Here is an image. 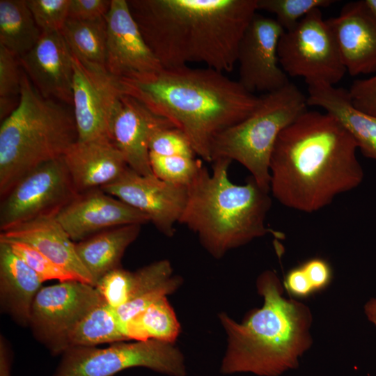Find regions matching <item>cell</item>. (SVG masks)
I'll list each match as a JSON object with an SVG mask.
<instances>
[{
	"label": "cell",
	"instance_id": "obj_32",
	"mask_svg": "<svg viewBox=\"0 0 376 376\" xmlns=\"http://www.w3.org/2000/svg\"><path fill=\"white\" fill-rule=\"evenodd\" d=\"M134 281V272L119 267L103 275L95 288L109 306L117 309L128 301Z\"/></svg>",
	"mask_w": 376,
	"mask_h": 376
},
{
	"label": "cell",
	"instance_id": "obj_28",
	"mask_svg": "<svg viewBox=\"0 0 376 376\" xmlns=\"http://www.w3.org/2000/svg\"><path fill=\"white\" fill-rule=\"evenodd\" d=\"M180 325L166 297L156 301L130 319L125 324L128 340H157L174 343Z\"/></svg>",
	"mask_w": 376,
	"mask_h": 376
},
{
	"label": "cell",
	"instance_id": "obj_18",
	"mask_svg": "<svg viewBox=\"0 0 376 376\" xmlns=\"http://www.w3.org/2000/svg\"><path fill=\"white\" fill-rule=\"evenodd\" d=\"M19 61L43 97L72 104V54L61 31L42 32L36 45Z\"/></svg>",
	"mask_w": 376,
	"mask_h": 376
},
{
	"label": "cell",
	"instance_id": "obj_2",
	"mask_svg": "<svg viewBox=\"0 0 376 376\" xmlns=\"http://www.w3.org/2000/svg\"><path fill=\"white\" fill-rule=\"evenodd\" d=\"M130 12L163 68L202 63L226 73L257 0H129Z\"/></svg>",
	"mask_w": 376,
	"mask_h": 376
},
{
	"label": "cell",
	"instance_id": "obj_7",
	"mask_svg": "<svg viewBox=\"0 0 376 376\" xmlns=\"http://www.w3.org/2000/svg\"><path fill=\"white\" fill-rule=\"evenodd\" d=\"M308 107L307 97L290 82L260 96L249 116L214 138L211 162L223 159L240 163L263 189L269 192V162L276 141Z\"/></svg>",
	"mask_w": 376,
	"mask_h": 376
},
{
	"label": "cell",
	"instance_id": "obj_23",
	"mask_svg": "<svg viewBox=\"0 0 376 376\" xmlns=\"http://www.w3.org/2000/svg\"><path fill=\"white\" fill-rule=\"evenodd\" d=\"M307 102L308 106L321 108L334 116L363 154L376 160V116L356 109L347 89L323 83L308 84Z\"/></svg>",
	"mask_w": 376,
	"mask_h": 376
},
{
	"label": "cell",
	"instance_id": "obj_43",
	"mask_svg": "<svg viewBox=\"0 0 376 376\" xmlns=\"http://www.w3.org/2000/svg\"><path fill=\"white\" fill-rule=\"evenodd\" d=\"M367 4L376 13V0H366Z\"/></svg>",
	"mask_w": 376,
	"mask_h": 376
},
{
	"label": "cell",
	"instance_id": "obj_10",
	"mask_svg": "<svg viewBox=\"0 0 376 376\" xmlns=\"http://www.w3.org/2000/svg\"><path fill=\"white\" fill-rule=\"evenodd\" d=\"M103 301L94 286L77 280L42 287L33 301L29 327L52 354H62L75 326Z\"/></svg>",
	"mask_w": 376,
	"mask_h": 376
},
{
	"label": "cell",
	"instance_id": "obj_22",
	"mask_svg": "<svg viewBox=\"0 0 376 376\" xmlns=\"http://www.w3.org/2000/svg\"><path fill=\"white\" fill-rule=\"evenodd\" d=\"M44 282L10 245L0 241L1 311L22 327H29L31 306Z\"/></svg>",
	"mask_w": 376,
	"mask_h": 376
},
{
	"label": "cell",
	"instance_id": "obj_19",
	"mask_svg": "<svg viewBox=\"0 0 376 376\" xmlns=\"http://www.w3.org/2000/svg\"><path fill=\"white\" fill-rule=\"evenodd\" d=\"M175 127L127 95L120 99L111 124V140L123 154L129 168L142 175H154L150 163L149 143L153 133Z\"/></svg>",
	"mask_w": 376,
	"mask_h": 376
},
{
	"label": "cell",
	"instance_id": "obj_4",
	"mask_svg": "<svg viewBox=\"0 0 376 376\" xmlns=\"http://www.w3.org/2000/svg\"><path fill=\"white\" fill-rule=\"evenodd\" d=\"M256 286L264 304L242 323L224 313L219 315L228 340L221 364L223 374L279 376L297 368L299 357L311 346L309 308L285 298L280 279L272 270L260 274Z\"/></svg>",
	"mask_w": 376,
	"mask_h": 376
},
{
	"label": "cell",
	"instance_id": "obj_15",
	"mask_svg": "<svg viewBox=\"0 0 376 376\" xmlns=\"http://www.w3.org/2000/svg\"><path fill=\"white\" fill-rule=\"evenodd\" d=\"M106 68L118 79H137L163 68L149 47L127 0H111L106 16Z\"/></svg>",
	"mask_w": 376,
	"mask_h": 376
},
{
	"label": "cell",
	"instance_id": "obj_29",
	"mask_svg": "<svg viewBox=\"0 0 376 376\" xmlns=\"http://www.w3.org/2000/svg\"><path fill=\"white\" fill-rule=\"evenodd\" d=\"M61 33L72 55L81 61L106 68V17L93 21L68 18Z\"/></svg>",
	"mask_w": 376,
	"mask_h": 376
},
{
	"label": "cell",
	"instance_id": "obj_30",
	"mask_svg": "<svg viewBox=\"0 0 376 376\" xmlns=\"http://www.w3.org/2000/svg\"><path fill=\"white\" fill-rule=\"evenodd\" d=\"M153 175L170 183L188 187L199 172L203 164L196 157L162 156L150 152Z\"/></svg>",
	"mask_w": 376,
	"mask_h": 376
},
{
	"label": "cell",
	"instance_id": "obj_8",
	"mask_svg": "<svg viewBox=\"0 0 376 376\" xmlns=\"http://www.w3.org/2000/svg\"><path fill=\"white\" fill-rule=\"evenodd\" d=\"M137 367L168 376L187 375L183 354L173 343L147 340L104 348L70 347L62 354L53 376H114Z\"/></svg>",
	"mask_w": 376,
	"mask_h": 376
},
{
	"label": "cell",
	"instance_id": "obj_40",
	"mask_svg": "<svg viewBox=\"0 0 376 376\" xmlns=\"http://www.w3.org/2000/svg\"><path fill=\"white\" fill-rule=\"evenodd\" d=\"M283 287L294 299H306L315 293L301 265L287 272Z\"/></svg>",
	"mask_w": 376,
	"mask_h": 376
},
{
	"label": "cell",
	"instance_id": "obj_39",
	"mask_svg": "<svg viewBox=\"0 0 376 376\" xmlns=\"http://www.w3.org/2000/svg\"><path fill=\"white\" fill-rule=\"evenodd\" d=\"M315 292L326 289L333 279L331 266L326 260L313 258L301 264Z\"/></svg>",
	"mask_w": 376,
	"mask_h": 376
},
{
	"label": "cell",
	"instance_id": "obj_1",
	"mask_svg": "<svg viewBox=\"0 0 376 376\" xmlns=\"http://www.w3.org/2000/svg\"><path fill=\"white\" fill-rule=\"evenodd\" d=\"M357 149L334 116L307 110L276 141L269 162V192L287 207L317 212L362 182Z\"/></svg>",
	"mask_w": 376,
	"mask_h": 376
},
{
	"label": "cell",
	"instance_id": "obj_27",
	"mask_svg": "<svg viewBox=\"0 0 376 376\" xmlns=\"http://www.w3.org/2000/svg\"><path fill=\"white\" fill-rule=\"evenodd\" d=\"M125 340L128 339L113 309L103 301L75 326L68 336V348L95 347L102 344Z\"/></svg>",
	"mask_w": 376,
	"mask_h": 376
},
{
	"label": "cell",
	"instance_id": "obj_24",
	"mask_svg": "<svg viewBox=\"0 0 376 376\" xmlns=\"http://www.w3.org/2000/svg\"><path fill=\"white\" fill-rule=\"evenodd\" d=\"M141 226L112 228L75 242L78 257L89 272L94 287L103 275L120 267L125 251L138 237Z\"/></svg>",
	"mask_w": 376,
	"mask_h": 376
},
{
	"label": "cell",
	"instance_id": "obj_5",
	"mask_svg": "<svg viewBox=\"0 0 376 376\" xmlns=\"http://www.w3.org/2000/svg\"><path fill=\"white\" fill-rule=\"evenodd\" d=\"M231 162L217 159L211 172L202 166L188 186L187 203L179 221L215 258L267 234L284 237L265 224L272 205L269 192L251 176L243 185L231 182Z\"/></svg>",
	"mask_w": 376,
	"mask_h": 376
},
{
	"label": "cell",
	"instance_id": "obj_33",
	"mask_svg": "<svg viewBox=\"0 0 376 376\" xmlns=\"http://www.w3.org/2000/svg\"><path fill=\"white\" fill-rule=\"evenodd\" d=\"M4 242L10 245L13 251L20 257L43 282L50 280H56L58 282L76 280L70 274L31 246L17 242Z\"/></svg>",
	"mask_w": 376,
	"mask_h": 376
},
{
	"label": "cell",
	"instance_id": "obj_14",
	"mask_svg": "<svg viewBox=\"0 0 376 376\" xmlns=\"http://www.w3.org/2000/svg\"><path fill=\"white\" fill-rule=\"evenodd\" d=\"M284 31L275 19L257 13L247 26L240 42L237 64L238 81L249 92L267 93L290 82L278 58Z\"/></svg>",
	"mask_w": 376,
	"mask_h": 376
},
{
	"label": "cell",
	"instance_id": "obj_25",
	"mask_svg": "<svg viewBox=\"0 0 376 376\" xmlns=\"http://www.w3.org/2000/svg\"><path fill=\"white\" fill-rule=\"evenodd\" d=\"M134 272V281L128 301L117 309L113 308L124 333L130 319L173 293L182 283V279L173 274L171 264L167 260L154 262Z\"/></svg>",
	"mask_w": 376,
	"mask_h": 376
},
{
	"label": "cell",
	"instance_id": "obj_26",
	"mask_svg": "<svg viewBox=\"0 0 376 376\" xmlns=\"http://www.w3.org/2000/svg\"><path fill=\"white\" fill-rule=\"evenodd\" d=\"M41 35L26 0L0 1V45L19 58L36 45Z\"/></svg>",
	"mask_w": 376,
	"mask_h": 376
},
{
	"label": "cell",
	"instance_id": "obj_21",
	"mask_svg": "<svg viewBox=\"0 0 376 376\" xmlns=\"http://www.w3.org/2000/svg\"><path fill=\"white\" fill-rule=\"evenodd\" d=\"M0 241L31 246L76 280L94 286L89 272L78 257L75 242L56 217L38 218L1 231Z\"/></svg>",
	"mask_w": 376,
	"mask_h": 376
},
{
	"label": "cell",
	"instance_id": "obj_20",
	"mask_svg": "<svg viewBox=\"0 0 376 376\" xmlns=\"http://www.w3.org/2000/svg\"><path fill=\"white\" fill-rule=\"evenodd\" d=\"M62 158L79 194L111 184L129 168L123 154L107 138L77 140Z\"/></svg>",
	"mask_w": 376,
	"mask_h": 376
},
{
	"label": "cell",
	"instance_id": "obj_11",
	"mask_svg": "<svg viewBox=\"0 0 376 376\" xmlns=\"http://www.w3.org/2000/svg\"><path fill=\"white\" fill-rule=\"evenodd\" d=\"M78 194L63 158L47 162L22 178L1 198L0 230L56 217Z\"/></svg>",
	"mask_w": 376,
	"mask_h": 376
},
{
	"label": "cell",
	"instance_id": "obj_12",
	"mask_svg": "<svg viewBox=\"0 0 376 376\" xmlns=\"http://www.w3.org/2000/svg\"><path fill=\"white\" fill-rule=\"evenodd\" d=\"M72 67L73 115L78 141L111 140L112 117L124 95L120 80L105 67L81 61L74 55Z\"/></svg>",
	"mask_w": 376,
	"mask_h": 376
},
{
	"label": "cell",
	"instance_id": "obj_37",
	"mask_svg": "<svg viewBox=\"0 0 376 376\" xmlns=\"http://www.w3.org/2000/svg\"><path fill=\"white\" fill-rule=\"evenodd\" d=\"M347 91L356 109L376 116V74L367 79L354 80Z\"/></svg>",
	"mask_w": 376,
	"mask_h": 376
},
{
	"label": "cell",
	"instance_id": "obj_16",
	"mask_svg": "<svg viewBox=\"0 0 376 376\" xmlns=\"http://www.w3.org/2000/svg\"><path fill=\"white\" fill-rule=\"evenodd\" d=\"M56 219L74 242L112 228L149 222L144 214L100 188L78 194Z\"/></svg>",
	"mask_w": 376,
	"mask_h": 376
},
{
	"label": "cell",
	"instance_id": "obj_34",
	"mask_svg": "<svg viewBox=\"0 0 376 376\" xmlns=\"http://www.w3.org/2000/svg\"><path fill=\"white\" fill-rule=\"evenodd\" d=\"M26 3L42 33L62 31L68 19L70 0H26Z\"/></svg>",
	"mask_w": 376,
	"mask_h": 376
},
{
	"label": "cell",
	"instance_id": "obj_41",
	"mask_svg": "<svg viewBox=\"0 0 376 376\" xmlns=\"http://www.w3.org/2000/svg\"><path fill=\"white\" fill-rule=\"evenodd\" d=\"M11 357L4 339L0 343V376H10Z\"/></svg>",
	"mask_w": 376,
	"mask_h": 376
},
{
	"label": "cell",
	"instance_id": "obj_9",
	"mask_svg": "<svg viewBox=\"0 0 376 376\" xmlns=\"http://www.w3.org/2000/svg\"><path fill=\"white\" fill-rule=\"evenodd\" d=\"M278 58L284 72L305 81L334 86L347 72L334 34L316 8L292 29L284 31L279 40Z\"/></svg>",
	"mask_w": 376,
	"mask_h": 376
},
{
	"label": "cell",
	"instance_id": "obj_3",
	"mask_svg": "<svg viewBox=\"0 0 376 376\" xmlns=\"http://www.w3.org/2000/svg\"><path fill=\"white\" fill-rule=\"evenodd\" d=\"M119 80L125 95L183 132L196 155L209 162L214 138L246 118L260 102L238 81L207 67L162 68Z\"/></svg>",
	"mask_w": 376,
	"mask_h": 376
},
{
	"label": "cell",
	"instance_id": "obj_35",
	"mask_svg": "<svg viewBox=\"0 0 376 376\" xmlns=\"http://www.w3.org/2000/svg\"><path fill=\"white\" fill-rule=\"evenodd\" d=\"M149 150L150 153L162 156L195 157L196 155L185 134L173 126L155 131L150 138Z\"/></svg>",
	"mask_w": 376,
	"mask_h": 376
},
{
	"label": "cell",
	"instance_id": "obj_17",
	"mask_svg": "<svg viewBox=\"0 0 376 376\" xmlns=\"http://www.w3.org/2000/svg\"><path fill=\"white\" fill-rule=\"evenodd\" d=\"M326 21L347 72L376 73V13L366 0L345 3L338 16Z\"/></svg>",
	"mask_w": 376,
	"mask_h": 376
},
{
	"label": "cell",
	"instance_id": "obj_38",
	"mask_svg": "<svg viewBox=\"0 0 376 376\" xmlns=\"http://www.w3.org/2000/svg\"><path fill=\"white\" fill-rule=\"evenodd\" d=\"M111 0H70L68 18L93 21L107 15Z\"/></svg>",
	"mask_w": 376,
	"mask_h": 376
},
{
	"label": "cell",
	"instance_id": "obj_13",
	"mask_svg": "<svg viewBox=\"0 0 376 376\" xmlns=\"http://www.w3.org/2000/svg\"><path fill=\"white\" fill-rule=\"evenodd\" d=\"M144 214L163 235L171 237L179 223L188 196V187L142 175L128 168L116 181L100 188Z\"/></svg>",
	"mask_w": 376,
	"mask_h": 376
},
{
	"label": "cell",
	"instance_id": "obj_6",
	"mask_svg": "<svg viewBox=\"0 0 376 376\" xmlns=\"http://www.w3.org/2000/svg\"><path fill=\"white\" fill-rule=\"evenodd\" d=\"M78 140L73 113L43 97L22 74L19 102L0 126V196L38 166L62 158Z\"/></svg>",
	"mask_w": 376,
	"mask_h": 376
},
{
	"label": "cell",
	"instance_id": "obj_36",
	"mask_svg": "<svg viewBox=\"0 0 376 376\" xmlns=\"http://www.w3.org/2000/svg\"><path fill=\"white\" fill-rule=\"evenodd\" d=\"M19 58L0 45V99L13 100L19 97L22 74L19 73Z\"/></svg>",
	"mask_w": 376,
	"mask_h": 376
},
{
	"label": "cell",
	"instance_id": "obj_31",
	"mask_svg": "<svg viewBox=\"0 0 376 376\" xmlns=\"http://www.w3.org/2000/svg\"><path fill=\"white\" fill-rule=\"evenodd\" d=\"M333 0H257L258 10L275 15V19L285 31L295 26L316 8L328 7Z\"/></svg>",
	"mask_w": 376,
	"mask_h": 376
},
{
	"label": "cell",
	"instance_id": "obj_42",
	"mask_svg": "<svg viewBox=\"0 0 376 376\" xmlns=\"http://www.w3.org/2000/svg\"><path fill=\"white\" fill-rule=\"evenodd\" d=\"M368 319L376 326V299H372L365 306Z\"/></svg>",
	"mask_w": 376,
	"mask_h": 376
}]
</instances>
